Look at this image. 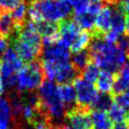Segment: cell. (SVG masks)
Wrapping results in <instances>:
<instances>
[{
  "mask_svg": "<svg viewBox=\"0 0 129 129\" xmlns=\"http://www.w3.org/2000/svg\"><path fill=\"white\" fill-rule=\"evenodd\" d=\"M88 49L93 63L104 71L114 75L127 62L125 51L117 44L106 42L103 37H92Z\"/></svg>",
  "mask_w": 129,
  "mask_h": 129,
  "instance_id": "obj_1",
  "label": "cell"
},
{
  "mask_svg": "<svg viewBox=\"0 0 129 129\" xmlns=\"http://www.w3.org/2000/svg\"><path fill=\"white\" fill-rule=\"evenodd\" d=\"M10 39L12 48L22 61L27 63L36 61L42 55L43 39L36 31L32 21H25L21 27L10 36Z\"/></svg>",
  "mask_w": 129,
  "mask_h": 129,
  "instance_id": "obj_2",
  "label": "cell"
},
{
  "mask_svg": "<svg viewBox=\"0 0 129 129\" xmlns=\"http://www.w3.org/2000/svg\"><path fill=\"white\" fill-rule=\"evenodd\" d=\"M28 5L27 14L32 22H61L68 18L73 11L68 0H31Z\"/></svg>",
  "mask_w": 129,
  "mask_h": 129,
  "instance_id": "obj_3",
  "label": "cell"
},
{
  "mask_svg": "<svg viewBox=\"0 0 129 129\" xmlns=\"http://www.w3.org/2000/svg\"><path fill=\"white\" fill-rule=\"evenodd\" d=\"M40 108L49 122L60 123L66 117L67 108L61 101L58 85L52 81H43L38 89Z\"/></svg>",
  "mask_w": 129,
  "mask_h": 129,
  "instance_id": "obj_4",
  "label": "cell"
},
{
  "mask_svg": "<svg viewBox=\"0 0 129 129\" xmlns=\"http://www.w3.org/2000/svg\"><path fill=\"white\" fill-rule=\"evenodd\" d=\"M91 38V34L80 28L74 20L65 19L58 25V41L74 53L87 49Z\"/></svg>",
  "mask_w": 129,
  "mask_h": 129,
  "instance_id": "obj_5",
  "label": "cell"
},
{
  "mask_svg": "<svg viewBox=\"0 0 129 129\" xmlns=\"http://www.w3.org/2000/svg\"><path fill=\"white\" fill-rule=\"evenodd\" d=\"M43 75L42 63L37 60L29 62L17 73L15 87L21 92H33L43 84Z\"/></svg>",
  "mask_w": 129,
  "mask_h": 129,
  "instance_id": "obj_6",
  "label": "cell"
},
{
  "mask_svg": "<svg viewBox=\"0 0 129 129\" xmlns=\"http://www.w3.org/2000/svg\"><path fill=\"white\" fill-rule=\"evenodd\" d=\"M43 75L49 81L57 84H67L74 81L79 74L68 61H43L42 62Z\"/></svg>",
  "mask_w": 129,
  "mask_h": 129,
  "instance_id": "obj_7",
  "label": "cell"
},
{
  "mask_svg": "<svg viewBox=\"0 0 129 129\" xmlns=\"http://www.w3.org/2000/svg\"><path fill=\"white\" fill-rule=\"evenodd\" d=\"M23 67V61L12 47H8L0 59V77L7 88H13L16 84V75Z\"/></svg>",
  "mask_w": 129,
  "mask_h": 129,
  "instance_id": "obj_8",
  "label": "cell"
},
{
  "mask_svg": "<svg viewBox=\"0 0 129 129\" xmlns=\"http://www.w3.org/2000/svg\"><path fill=\"white\" fill-rule=\"evenodd\" d=\"M73 82L76 95V106L90 110L93 102L98 95L95 87L92 83L87 82L80 76H77Z\"/></svg>",
  "mask_w": 129,
  "mask_h": 129,
  "instance_id": "obj_9",
  "label": "cell"
},
{
  "mask_svg": "<svg viewBox=\"0 0 129 129\" xmlns=\"http://www.w3.org/2000/svg\"><path fill=\"white\" fill-rule=\"evenodd\" d=\"M101 8H102L101 2L90 3L84 11L75 13L73 20L81 29L88 31L91 34L94 30L96 16L101 10Z\"/></svg>",
  "mask_w": 129,
  "mask_h": 129,
  "instance_id": "obj_10",
  "label": "cell"
},
{
  "mask_svg": "<svg viewBox=\"0 0 129 129\" xmlns=\"http://www.w3.org/2000/svg\"><path fill=\"white\" fill-rule=\"evenodd\" d=\"M70 129H92L90 110L87 108L75 107L66 113Z\"/></svg>",
  "mask_w": 129,
  "mask_h": 129,
  "instance_id": "obj_11",
  "label": "cell"
},
{
  "mask_svg": "<svg viewBox=\"0 0 129 129\" xmlns=\"http://www.w3.org/2000/svg\"><path fill=\"white\" fill-rule=\"evenodd\" d=\"M43 61H68L71 57L70 49L57 41L44 45L42 51Z\"/></svg>",
  "mask_w": 129,
  "mask_h": 129,
  "instance_id": "obj_12",
  "label": "cell"
},
{
  "mask_svg": "<svg viewBox=\"0 0 129 129\" xmlns=\"http://www.w3.org/2000/svg\"><path fill=\"white\" fill-rule=\"evenodd\" d=\"M111 23V6L105 4L99 11L95 20L94 30L91 33L92 37H103L109 31Z\"/></svg>",
  "mask_w": 129,
  "mask_h": 129,
  "instance_id": "obj_13",
  "label": "cell"
},
{
  "mask_svg": "<svg viewBox=\"0 0 129 129\" xmlns=\"http://www.w3.org/2000/svg\"><path fill=\"white\" fill-rule=\"evenodd\" d=\"M111 6V23L109 31L122 35L125 32V12L119 3Z\"/></svg>",
  "mask_w": 129,
  "mask_h": 129,
  "instance_id": "obj_14",
  "label": "cell"
},
{
  "mask_svg": "<svg viewBox=\"0 0 129 129\" xmlns=\"http://www.w3.org/2000/svg\"><path fill=\"white\" fill-rule=\"evenodd\" d=\"M129 90V61L118 72L117 76H115V82L112 89V95H119Z\"/></svg>",
  "mask_w": 129,
  "mask_h": 129,
  "instance_id": "obj_15",
  "label": "cell"
},
{
  "mask_svg": "<svg viewBox=\"0 0 129 129\" xmlns=\"http://www.w3.org/2000/svg\"><path fill=\"white\" fill-rule=\"evenodd\" d=\"M58 90L60 95L61 101L63 102L64 106L67 108V111L76 107V95L74 86L70 83L58 85Z\"/></svg>",
  "mask_w": 129,
  "mask_h": 129,
  "instance_id": "obj_16",
  "label": "cell"
},
{
  "mask_svg": "<svg viewBox=\"0 0 129 129\" xmlns=\"http://www.w3.org/2000/svg\"><path fill=\"white\" fill-rule=\"evenodd\" d=\"M18 28L10 12H0V36L8 38Z\"/></svg>",
  "mask_w": 129,
  "mask_h": 129,
  "instance_id": "obj_17",
  "label": "cell"
},
{
  "mask_svg": "<svg viewBox=\"0 0 129 129\" xmlns=\"http://www.w3.org/2000/svg\"><path fill=\"white\" fill-rule=\"evenodd\" d=\"M95 82L96 89L101 93H111L115 82V75L107 71H103L100 73Z\"/></svg>",
  "mask_w": 129,
  "mask_h": 129,
  "instance_id": "obj_18",
  "label": "cell"
},
{
  "mask_svg": "<svg viewBox=\"0 0 129 129\" xmlns=\"http://www.w3.org/2000/svg\"><path fill=\"white\" fill-rule=\"evenodd\" d=\"M90 61H91V57H90L89 49L75 52L72 56V64L79 75Z\"/></svg>",
  "mask_w": 129,
  "mask_h": 129,
  "instance_id": "obj_19",
  "label": "cell"
},
{
  "mask_svg": "<svg viewBox=\"0 0 129 129\" xmlns=\"http://www.w3.org/2000/svg\"><path fill=\"white\" fill-rule=\"evenodd\" d=\"M90 117L92 129H111V121L106 111L92 110Z\"/></svg>",
  "mask_w": 129,
  "mask_h": 129,
  "instance_id": "obj_20",
  "label": "cell"
},
{
  "mask_svg": "<svg viewBox=\"0 0 129 129\" xmlns=\"http://www.w3.org/2000/svg\"><path fill=\"white\" fill-rule=\"evenodd\" d=\"M12 116L11 101L5 97L0 96V125L11 127Z\"/></svg>",
  "mask_w": 129,
  "mask_h": 129,
  "instance_id": "obj_21",
  "label": "cell"
},
{
  "mask_svg": "<svg viewBox=\"0 0 129 129\" xmlns=\"http://www.w3.org/2000/svg\"><path fill=\"white\" fill-rule=\"evenodd\" d=\"M113 102H114V98L111 93H98L90 109L98 111H107L109 109Z\"/></svg>",
  "mask_w": 129,
  "mask_h": 129,
  "instance_id": "obj_22",
  "label": "cell"
},
{
  "mask_svg": "<svg viewBox=\"0 0 129 129\" xmlns=\"http://www.w3.org/2000/svg\"><path fill=\"white\" fill-rule=\"evenodd\" d=\"M100 73V68L95 63L90 61V63L83 69L82 72L80 73V75H81L80 77L84 79L85 81H87V82L93 83L97 80Z\"/></svg>",
  "mask_w": 129,
  "mask_h": 129,
  "instance_id": "obj_23",
  "label": "cell"
},
{
  "mask_svg": "<svg viewBox=\"0 0 129 129\" xmlns=\"http://www.w3.org/2000/svg\"><path fill=\"white\" fill-rule=\"evenodd\" d=\"M27 12V4L25 2V0L19 4L17 7L12 11L11 14L14 20L17 27H21L25 22V15Z\"/></svg>",
  "mask_w": 129,
  "mask_h": 129,
  "instance_id": "obj_24",
  "label": "cell"
},
{
  "mask_svg": "<svg viewBox=\"0 0 129 129\" xmlns=\"http://www.w3.org/2000/svg\"><path fill=\"white\" fill-rule=\"evenodd\" d=\"M125 114H126L125 108H122V106H120L115 101L113 102V104L111 105V107L108 109V113L111 122H113L114 123L123 122V120L125 118Z\"/></svg>",
  "mask_w": 129,
  "mask_h": 129,
  "instance_id": "obj_25",
  "label": "cell"
},
{
  "mask_svg": "<svg viewBox=\"0 0 129 129\" xmlns=\"http://www.w3.org/2000/svg\"><path fill=\"white\" fill-rule=\"evenodd\" d=\"M72 7L75 9V13L84 11L90 3L100 2V0H68Z\"/></svg>",
  "mask_w": 129,
  "mask_h": 129,
  "instance_id": "obj_26",
  "label": "cell"
},
{
  "mask_svg": "<svg viewBox=\"0 0 129 129\" xmlns=\"http://www.w3.org/2000/svg\"><path fill=\"white\" fill-rule=\"evenodd\" d=\"M24 0H0V12L13 11Z\"/></svg>",
  "mask_w": 129,
  "mask_h": 129,
  "instance_id": "obj_27",
  "label": "cell"
},
{
  "mask_svg": "<svg viewBox=\"0 0 129 129\" xmlns=\"http://www.w3.org/2000/svg\"><path fill=\"white\" fill-rule=\"evenodd\" d=\"M115 102L118 103L120 106H122V108H124L125 109L129 108V90L122 94L116 95Z\"/></svg>",
  "mask_w": 129,
  "mask_h": 129,
  "instance_id": "obj_28",
  "label": "cell"
},
{
  "mask_svg": "<svg viewBox=\"0 0 129 129\" xmlns=\"http://www.w3.org/2000/svg\"><path fill=\"white\" fill-rule=\"evenodd\" d=\"M8 45H9V42L7 38L0 36V55L3 54L4 51L8 48Z\"/></svg>",
  "mask_w": 129,
  "mask_h": 129,
  "instance_id": "obj_29",
  "label": "cell"
},
{
  "mask_svg": "<svg viewBox=\"0 0 129 129\" xmlns=\"http://www.w3.org/2000/svg\"><path fill=\"white\" fill-rule=\"evenodd\" d=\"M118 3L121 5L124 12L129 14V0H118Z\"/></svg>",
  "mask_w": 129,
  "mask_h": 129,
  "instance_id": "obj_30",
  "label": "cell"
},
{
  "mask_svg": "<svg viewBox=\"0 0 129 129\" xmlns=\"http://www.w3.org/2000/svg\"><path fill=\"white\" fill-rule=\"evenodd\" d=\"M112 129H129V125L123 121V122L114 123V125L112 126Z\"/></svg>",
  "mask_w": 129,
  "mask_h": 129,
  "instance_id": "obj_31",
  "label": "cell"
},
{
  "mask_svg": "<svg viewBox=\"0 0 129 129\" xmlns=\"http://www.w3.org/2000/svg\"><path fill=\"white\" fill-rule=\"evenodd\" d=\"M6 89H7V87H6V85H5L4 81L2 80V78L0 77V96H2L4 93H5Z\"/></svg>",
  "mask_w": 129,
  "mask_h": 129,
  "instance_id": "obj_32",
  "label": "cell"
},
{
  "mask_svg": "<svg viewBox=\"0 0 129 129\" xmlns=\"http://www.w3.org/2000/svg\"><path fill=\"white\" fill-rule=\"evenodd\" d=\"M125 34L129 35V15L125 17Z\"/></svg>",
  "mask_w": 129,
  "mask_h": 129,
  "instance_id": "obj_33",
  "label": "cell"
},
{
  "mask_svg": "<svg viewBox=\"0 0 129 129\" xmlns=\"http://www.w3.org/2000/svg\"><path fill=\"white\" fill-rule=\"evenodd\" d=\"M105 2V4H108V5H113V4L118 3V0H103Z\"/></svg>",
  "mask_w": 129,
  "mask_h": 129,
  "instance_id": "obj_34",
  "label": "cell"
},
{
  "mask_svg": "<svg viewBox=\"0 0 129 129\" xmlns=\"http://www.w3.org/2000/svg\"><path fill=\"white\" fill-rule=\"evenodd\" d=\"M124 120H125L124 122H125L126 123H127V124H128V125H129V111H126L125 118H124Z\"/></svg>",
  "mask_w": 129,
  "mask_h": 129,
  "instance_id": "obj_35",
  "label": "cell"
},
{
  "mask_svg": "<svg viewBox=\"0 0 129 129\" xmlns=\"http://www.w3.org/2000/svg\"><path fill=\"white\" fill-rule=\"evenodd\" d=\"M58 129H70V127H69V126H60V127H59V128Z\"/></svg>",
  "mask_w": 129,
  "mask_h": 129,
  "instance_id": "obj_36",
  "label": "cell"
},
{
  "mask_svg": "<svg viewBox=\"0 0 129 129\" xmlns=\"http://www.w3.org/2000/svg\"><path fill=\"white\" fill-rule=\"evenodd\" d=\"M0 129H11V127H6V126H1L0 125Z\"/></svg>",
  "mask_w": 129,
  "mask_h": 129,
  "instance_id": "obj_37",
  "label": "cell"
},
{
  "mask_svg": "<svg viewBox=\"0 0 129 129\" xmlns=\"http://www.w3.org/2000/svg\"><path fill=\"white\" fill-rule=\"evenodd\" d=\"M46 129H57V128H56V127H55V126H53V125H52V124H51V125L49 126V127H48V128H46Z\"/></svg>",
  "mask_w": 129,
  "mask_h": 129,
  "instance_id": "obj_38",
  "label": "cell"
},
{
  "mask_svg": "<svg viewBox=\"0 0 129 129\" xmlns=\"http://www.w3.org/2000/svg\"><path fill=\"white\" fill-rule=\"evenodd\" d=\"M127 56H128V57H129V47H128V49H127Z\"/></svg>",
  "mask_w": 129,
  "mask_h": 129,
  "instance_id": "obj_39",
  "label": "cell"
},
{
  "mask_svg": "<svg viewBox=\"0 0 129 129\" xmlns=\"http://www.w3.org/2000/svg\"><path fill=\"white\" fill-rule=\"evenodd\" d=\"M25 1H26V2H27V3H28V2H30V1H31V0H25Z\"/></svg>",
  "mask_w": 129,
  "mask_h": 129,
  "instance_id": "obj_40",
  "label": "cell"
}]
</instances>
